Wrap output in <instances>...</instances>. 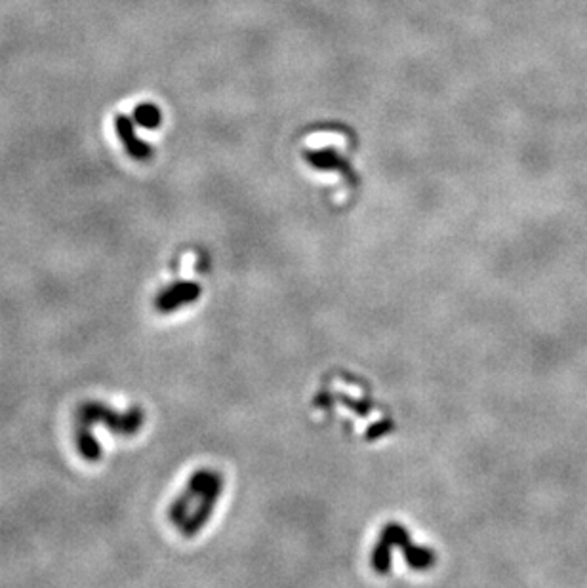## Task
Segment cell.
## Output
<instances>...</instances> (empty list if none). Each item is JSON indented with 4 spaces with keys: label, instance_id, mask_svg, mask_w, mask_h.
Listing matches in <instances>:
<instances>
[{
    "label": "cell",
    "instance_id": "6da1fadb",
    "mask_svg": "<svg viewBox=\"0 0 587 588\" xmlns=\"http://www.w3.org/2000/svg\"><path fill=\"white\" fill-rule=\"evenodd\" d=\"M77 423H84V425H104L105 429L115 432L118 436H128L137 434L142 427L145 425V409L140 406L130 408L128 411H116V409L109 408L105 402H84L78 406L77 409Z\"/></svg>",
    "mask_w": 587,
    "mask_h": 588
},
{
    "label": "cell",
    "instance_id": "7a4b0ae2",
    "mask_svg": "<svg viewBox=\"0 0 587 588\" xmlns=\"http://www.w3.org/2000/svg\"><path fill=\"white\" fill-rule=\"evenodd\" d=\"M221 492H223V476L220 473H212V478L208 482L206 489L202 492L200 495V501L197 508H194L191 514L187 516V520L180 525V531L183 537H194L197 533L204 530V525L210 522L214 514V508H216V503L220 501Z\"/></svg>",
    "mask_w": 587,
    "mask_h": 588
},
{
    "label": "cell",
    "instance_id": "3957f363",
    "mask_svg": "<svg viewBox=\"0 0 587 588\" xmlns=\"http://www.w3.org/2000/svg\"><path fill=\"white\" fill-rule=\"evenodd\" d=\"M212 473L214 470H204V468H200V470L193 473V476L187 480L185 489L178 495V499H175L174 503L170 505V508H168V520H170V524L181 525L187 520V516L191 514L189 508H191V505H193L197 499H200L202 492L206 489L208 482L212 478Z\"/></svg>",
    "mask_w": 587,
    "mask_h": 588
},
{
    "label": "cell",
    "instance_id": "277c9868",
    "mask_svg": "<svg viewBox=\"0 0 587 588\" xmlns=\"http://www.w3.org/2000/svg\"><path fill=\"white\" fill-rule=\"evenodd\" d=\"M200 295H202V286L199 282L180 280L175 284H170L168 288H164L161 294L156 295L155 308L161 314L174 313L178 308L199 301Z\"/></svg>",
    "mask_w": 587,
    "mask_h": 588
},
{
    "label": "cell",
    "instance_id": "5b68a950",
    "mask_svg": "<svg viewBox=\"0 0 587 588\" xmlns=\"http://www.w3.org/2000/svg\"><path fill=\"white\" fill-rule=\"evenodd\" d=\"M134 122L136 120H132L130 116L116 115L115 130H116V135H118V139L123 141L126 153H128L132 158L143 162V160H149L151 156H153V147L149 145L147 141H143L142 137L136 134V126H134Z\"/></svg>",
    "mask_w": 587,
    "mask_h": 588
},
{
    "label": "cell",
    "instance_id": "8992f818",
    "mask_svg": "<svg viewBox=\"0 0 587 588\" xmlns=\"http://www.w3.org/2000/svg\"><path fill=\"white\" fill-rule=\"evenodd\" d=\"M395 543L404 552V560L412 569H429L437 560V554L426 546H416L412 544L410 533L407 527L400 524H395Z\"/></svg>",
    "mask_w": 587,
    "mask_h": 588
},
{
    "label": "cell",
    "instance_id": "52a82bcc",
    "mask_svg": "<svg viewBox=\"0 0 587 588\" xmlns=\"http://www.w3.org/2000/svg\"><path fill=\"white\" fill-rule=\"evenodd\" d=\"M395 546H397V543H395V522H391V524L383 525L378 544L372 552V568L380 575H385L391 569V554H393Z\"/></svg>",
    "mask_w": 587,
    "mask_h": 588
},
{
    "label": "cell",
    "instance_id": "ba28073f",
    "mask_svg": "<svg viewBox=\"0 0 587 588\" xmlns=\"http://www.w3.org/2000/svg\"><path fill=\"white\" fill-rule=\"evenodd\" d=\"M75 442H77L78 453L82 455L88 463H97L104 457V448H101L99 440L92 432L90 425L77 423V427H75Z\"/></svg>",
    "mask_w": 587,
    "mask_h": 588
},
{
    "label": "cell",
    "instance_id": "9c48e42d",
    "mask_svg": "<svg viewBox=\"0 0 587 588\" xmlns=\"http://www.w3.org/2000/svg\"><path fill=\"white\" fill-rule=\"evenodd\" d=\"M134 120L142 128L155 130L162 124V113L153 103H143V105H137L134 111Z\"/></svg>",
    "mask_w": 587,
    "mask_h": 588
},
{
    "label": "cell",
    "instance_id": "30bf717a",
    "mask_svg": "<svg viewBox=\"0 0 587 588\" xmlns=\"http://www.w3.org/2000/svg\"><path fill=\"white\" fill-rule=\"evenodd\" d=\"M307 160H309V164H313L315 168H321V170H343V172H349L345 160L340 158V154H335L334 151L311 153L307 154Z\"/></svg>",
    "mask_w": 587,
    "mask_h": 588
},
{
    "label": "cell",
    "instance_id": "8fae6325",
    "mask_svg": "<svg viewBox=\"0 0 587 588\" xmlns=\"http://www.w3.org/2000/svg\"><path fill=\"white\" fill-rule=\"evenodd\" d=\"M389 430H393V423L389 421H381L378 423V425H374V427H370V429L366 430V440H376V438H380L383 432H389Z\"/></svg>",
    "mask_w": 587,
    "mask_h": 588
}]
</instances>
